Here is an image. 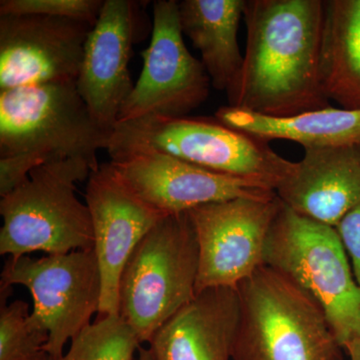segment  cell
Masks as SVG:
<instances>
[{"mask_svg": "<svg viewBox=\"0 0 360 360\" xmlns=\"http://www.w3.org/2000/svg\"><path fill=\"white\" fill-rule=\"evenodd\" d=\"M248 44L229 105L290 117L330 106L319 79L323 0H245Z\"/></svg>", "mask_w": 360, "mask_h": 360, "instance_id": "1", "label": "cell"}, {"mask_svg": "<svg viewBox=\"0 0 360 360\" xmlns=\"http://www.w3.org/2000/svg\"><path fill=\"white\" fill-rule=\"evenodd\" d=\"M110 136L94 120L77 82L0 90V158L22 176L72 158L96 170L97 151L108 148Z\"/></svg>", "mask_w": 360, "mask_h": 360, "instance_id": "2", "label": "cell"}, {"mask_svg": "<svg viewBox=\"0 0 360 360\" xmlns=\"http://www.w3.org/2000/svg\"><path fill=\"white\" fill-rule=\"evenodd\" d=\"M232 360H343V347L311 296L262 265L236 286Z\"/></svg>", "mask_w": 360, "mask_h": 360, "instance_id": "3", "label": "cell"}, {"mask_svg": "<svg viewBox=\"0 0 360 360\" xmlns=\"http://www.w3.org/2000/svg\"><path fill=\"white\" fill-rule=\"evenodd\" d=\"M146 149L219 174L260 182L274 191L296 165L277 155L269 141L229 127L217 117L150 115L120 122L106 150L112 158Z\"/></svg>", "mask_w": 360, "mask_h": 360, "instance_id": "4", "label": "cell"}, {"mask_svg": "<svg viewBox=\"0 0 360 360\" xmlns=\"http://www.w3.org/2000/svg\"><path fill=\"white\" fill-rule=\"evenodd\" d=\"M94 168L84 160L49 162L1 198L0 255L18 258L35 251L65 255L94 250L91 217L77 196V184Z\"/></svg>", "mask_w": 360, "mask_h": 360, "instance_id": "5", "label": "cell"}, {"mask_svg": "<svg viewBox=\"0 0 360 360\" xmlns=\"http://www.w3.org/2000/svg\"><path fill=\"white\" fill-rule=\"evenodd\" d=\"M264 264L314 298L341 347L360 338V285L335 227L283 203L267 238Z\"/></svg>", "mask_w": 360, "mask_h": 360, "instance_id": "6", "label": "cell"}, {"mask_svg": "<svg viewBox=\"0 0 360 360\" xmlns=\"http://www.w3.org/2000/svg\"><path fill=\"white\" fill-rule=\"evenodd\" d=\"M200 251L188 213L165 215L137 245L123 269L120 315L139 342L196 295Z\"/></svg>", "mask_w": 360, "mask_h": 360, "instance_id": "7", "label": "cell"}, {"mask_svg": "<svg viewBox=\"0 0 360 360\" xmlns=\"http://www.w3.org/2000/svg\"><path fill=\"white\" fill-rule=\"evenodd\" d=\"M23 285L33 300L30 319L49 333L45 352L51 359L65 354L68 342L91 324L101 300V276L94 250L39 258L9 257L0 288Z\"/></svg>", "mask_w": 360, "mask_h": 360, "instance_id": "8", "label": "cell"}, {"mask_svg": "<svg viewBox=\"0 0 360 360\" xmlns=\"http://www.w3.org/2000/svg\"><path fill=\"white\" fill-rule=\"evenodd\" d=\"M281 206L276 194L265 200L238 198L208 203L187 212L200 251L196 293L236 288L264 265L267 238Z\"/></svg>", "mask_w": 360, "mask_h": 360, "instance_id": "9", "label": "cell"}, {"mask_svg": "<svg viewBox=\"0 0 360 360\" xmlns=\"http://www.w3.org/2000/svg\"><path fill=\"white\" fill-rule=\"evenodd\" d=\"M141 56L143 68L118 123L150 115L182 117L205 103L212 82L201 61L187 49L176 0L153 4L150 44Z\"/></svg>", "mask_w": 360, "mask_h": 360, "instance_id": "10", "label": "cell"}, {"mask_svg": "<svg viewBox=\"0 0 360 360\" xmlns=\"http://www.w3.org/2000/svg\"><path fill=\"white\" fill-rule=\"evenodd\" d=\"M110 165L139 200L165 215L233 198L276 195L260 182L219 174L149 149L116 155Z\"/></svg>", "mask_w": 360, "mask_h": 360, "instance_id": "11", "label": "cell"}, {"mask_svg": "<svg viewBox=\"0 0 360 360\" xmlns=\"http://www.w3.org/2000/svg\"><path fill=\"white\" fill-rule=\"evenodd\" d=\"M94 26L72 18L0 16V90L77 82Z\"/></svg>", "mask_w": 360, "mask_h": 360, "instance_id": "12", "label": "cell"}, {"mask_svg": "<svg viewBox=\"0 0 360 360\" xmlns=\"http://www.w3.org/2000/svg\"><path fill=\"white\" fill-rule=\"evenodd\" d=\"M85 201L101 276L98 314H120L123 269L141 239L165 215L139 200L115 174L110 162L99 165L90 174Z\"/></svg>", "mask_w": 360, "mask_h": 360, "instance_id": "13", "label": "cell"}, {"mask_svg": "<svg viewBox=\"0 0 360 360\" xmlns=\"http://www.w3.org/2000/svg\"><path fill=\"white\" fill-rule=\"evenodd\" d=\"M141 7L132 0H104L84 46L77 89L94 120L110 134L134 89L129 63L139 37Z\"/></svg>", "mask_w": 360, "mask_h": 360, "instance_id": "14", "label": "cell"}, {"mask_svg": "<svg viewBox=\"0 0 360 360\" xmlns=\"http://www.w3.org/2000/svg\"><path fill=\"white\" fill-rule=\"evenodd\" d=\"M276 193L293 212L335 227L360 203V143L304 148Z\"/></svg>", "mask_w": 360, "mask_h": 360, "instance_id": "15", "label": "cell"}, {"mask_svg": "<svg viewBox=\"0 0 360 360\" xmlns=\"http://www.w3.org/2000/svg\"><path fill=\"white\" fill-rule=\"evenodd\" d=\"M239 317L236 288L196 293L149 341L155 360H231Z\"/></svg>", "mask_w": 360, "mask_h": 360, "instance_id": "16", "label": "cell"}, {"mask_svg": "<svg viewBox=\"0 0 360 360\" xmlns=\"http://www.w3.org/2000/svg\"><path fill=\"white\" fill-rule=\"evenodd\" d=\"M245 0H184L179 1L184 35L198 49L201 63L215 89L233 96L243 72L245 56L238 30Z\"/></svg>", "mask_w": 360, "mask_h": 360, "instance_id": "17", "label": "cell"}, {"mask_svg": "<svg viewBox=\"0 0 360 360\" xmlns=\"http://www.w3.org/2000/svg\"><path fill=\"white\" fill-rule=\"evenodd\" d=\"M215 117L264 141H292L303 148L360 143V110L329 106L290 117H270L227 105L219 108Z\"/></svg>", "mask_w": 360, "mask_h": 360, "instance_id": "18", "label": "cell"}, {"mask_svg": "<svg viewBox=\"0 0 360 360\" xmlns=\"http://www.w3.org/2000/svg\"><path fill=\"white\" fill-rule=\"evenodd\" d=\"M319 79L328 101L360 110V0H323Z\"/></svg>", "mask_w": 360, "mask_h": 360, "instance_id": "19", "label": "cell"}, {"mask_svg": "<svg viewBox=\"0 0 360 360\" xmlns=\"http://www.w3.org/2000/svg\"><path fill=\"white\" fill-rule=\"evenodd\" d=\"M141 345L120 314L105 315L73 338L66 354L47 360H134Z\"/></svg>", "mask_w": 360, "mask_h": 360, "instance_id": "20", "label": "cell"}, {"mask_svg": "<svg viewBox=\"0 0 360 360\" xmlns=\"http://www.w3.org/2000/svg\"><path fill=\"white\" fill-rule=\"evenodd\" d=\"M11 292V288H0V360H44L49 333L32 321L27 303L6 304Z\"/></svg>", "mask_w": 360, "mask_h": 360, "instance_id": "21", "label": "cell"}, {"mask_svg": "<svg viewBox=\"0 0 360 360\" xmlns=\"http://www.w3.org/2000/svg\"><path fill=\"white\" fill-rule=\"evenodd\" d=\"M104 0H1V15H44L96 25Z\"/></svg>", "mask_w": 360, "mask_h": 360, "instance_id": "22", "label": "cell"}, {"mask_svg": "<svg viewBox=\"0 0 360 360\" xmlns=\"http://www.w3.org/2000/svg\"><path fill=\"white\" fill-rule=\"evenodd\" d=\"M335 229L352 259L354 276L360 285V203L350 210Z\"/></svg>", "mask_w": 360, "mask_h": 360, "instance_id": "23", "label": "cell"}, {"mask_svg": "<svg viewBox=\"0 0 360 360\" xmlns=\"http://www.w3.org/2000/svg\"><path fill=\"white\" fill-rule=\"evenodd\" d=\"M343 349L349 355L350 360H360V338L347 343Z\"/></svg>", "mask_w": 360, "mask_h": 360, "instance_id": "24", "label": "cell"}, {"mask_svg": "<svg viewBox=\"0 0 360 360\" xmlns=\"http://www.w3.org/2000/svg\"><path fill=\"white\" fill-rule=\"evenodd\" d=\"M137 360H155L153 352L148 348L139 347V359Z\"/></svg>", "mask_w": 360, "mask_h": 360, "instance_id": "25", "label": "cell"}, {"mask_svg": "<svg viewBox=\"0 0 360 360\" xmlns=\"http://www.w3.org/2000/svg\"><path fill=\"white\" fill-rule=\"evenodd\" d=\"M47 359H49V356H47L46 359H45L44 360H47Z\"/></svg>", "mask_w": 360, "mask_h": 360, "instance_id": "26", "label": "cell"}]
</instances>
